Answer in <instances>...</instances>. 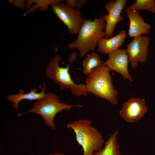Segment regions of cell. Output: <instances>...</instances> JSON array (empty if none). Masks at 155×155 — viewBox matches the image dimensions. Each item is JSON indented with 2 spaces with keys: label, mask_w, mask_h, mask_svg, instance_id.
<instances>
[{
  "label": "cell",
  "mask_w": 155,
  "mask_h": 155,
  "mask_svg": "<svg viewBox=\"0 0 155 155\" xmlns=\"http://www.w3.org/2000/svg\"><path fill=\"white\" fill-rule=\"evenodd\" d=\"M50 6L53 12L66 26L70 34H75L78 33L84 19L79 9L71 8L66 3L61 2Z\"/></svg>",
  "instance_id": "6"
},
{
  "label": "cell",
  "mask_w": 155,
  "mask_h": 155,
  "mask_svg": "<svg viewBox=\"0 0 155 155\" xmlns=\"http://www.w3.org/2000/svg\"><path fill=\"white\" fill-rule=\"evenodd\" d=\"M46 89L45 84L43 82V88L41 91L40 93H37V90L33 88L30 90V92L27 93H24L23 90H20L19 92L15 94H11L6 97V99L9 101L13 103L12 107L16 109L19 107V103L20 102L23 100L26 99L30 101L38 100L44 97Z\"/></svg>",
  "instance_id": "13"
},
{
  "label": "cell",
  "mask_w": 155,
  "mask_h": 155,
  "mask_svg": "<svg viewBox=\"0 0 155 155\" xmlns=\"http://www.w3.org/2000/svg\"><path fill=\"white\" fill-rule=\"evenodd\" d=\"M111 71L102 61L87 76L85 85L89 93L115 105L117 103L119 92L113 86Z\"/></svg>",
  "instance_id": "2"
},
{
  "label": "cell",
  "mask_w": 155,
  "mask_h": 155,
  "mask_svg": "<svg viewBox=\"0 0 155 155\" xmlns=\"http://www.w3.org/2000/svg\"><path fill=\"white\" fill-rule=\"evenodd\" d=\"M108 55V59L104 62L110 69L119 73L124 79L133 82V79L128 69L129 56L126 49H119L109 53Z\"/></svg>",
  "instance_id": "9"
},
{
  "label": "cell",
  "mask_w": 155,
  "mask_h": 155,
  "mask_svg": "<svg viewBox=\"0 0 155 155\" xmlns=\"http://www.w3.org/2000/svg\"><path fill=\"white\" fill-rule=\"evenodd\" d=\"M127 36L126 31L121 30L114 37L101 38L98 42V51L103 54H108L118 49L124 44Z\"/></svg>",
  "instance_id": "12"
},
{
  "label": "cell",
  "mask_w": 155,
  "mask_h": 155,
  "mask_svg": "<svg viewBox=\"0 0 155 155\" xmlns=\"http://www.w3.org/2000/svg\"><path fill=\"white\" fill-rule=\"evenodd\" d=\"M92 123L90 120L79 119L67 125L68 129L75 132L76 140L82 148L83 155H93L95 151H101L105 144L101 134Z\"/></svg>",
  "instance_id": "4"
},
{
  "label": "cell",
  "mask_w": 155,
  "mask_h": 155,
  "mask_svg": "<svg viewBox=\"0 0 155 155\" xmlns=\"http://www.w3.org/2000/svg\"><path fill=\"white\" fill-rule=\"evenodd\" d=\"M80 104L71 105L61 102L58 96L53 92L46 93L44 97L37 100L30 110L19 114L20 116L27 113H32L40 115L44 124L53 130L55 129L54 121L55 116L64 110H69L74 107H81Z\"/></svg>",
  "instance_id": "5"
},
{
  "label": "cell",
  "mask_w": 155,
  "mask_h": 155,
  "mask_svg": "<svg viewBox=\"0 0 155 155\" xmlns=\"http://www.w3.org/2000/svg\"><path fill=\"white\" fill-rule=\"evenodd\" d=\"M125 11L129 20V37L134 38L142 34L148 35L151 26L145 22L137 11L126 9Z\"/></svg>",
  "instance_id": "11"
},
{
  "label": "cell",
  "mask_w": 155,
  "mask_h": 155,
  "mask_svg": "<svg viewBox=\"0 0 155 155\" xmlns=\"http://www.w3.org/2000/svg\"><path fill=\"white\" fill-rule=\"evenodd\" d=\"M126 9L137 11L139 10H146L155 14V2L154 0H136Z\"/></svg>",
  "instance_id": "16"
},
{
  "label": "cell",
  "mask_w": 155,
  "mask_h": 155,
  "mask_svg": "<svg viewBox=\"0 0 155 155\" xmlns=\"http://www.w3.org/2000/svg\"><path fill=\"white\" fill-rule=\"evenodd\" d=\"M26 1H27L24 0H14L11 1L10 3L11 2L15 6L23 8L24 6L25 2Z\"/></svg>",
  "instance_id": "18"
},
{
  "label": "cell",
  "mask_w": 155,
  "mask_h": 155,
  "mask_svg": "<svg viewBox=\"0 0 155 155\" xmlns=\"http://www.w3.org/2000/svg\"><path fill=\"white\" fill-rule=\"evenodd\" d=\"M150 38L147 36L141 35L134 38L127 44V51L129 63L133 69L136 68L138 62L145 63L148 57Z\"/></svg>",
  "instance_id": "7"
},
{
  "label": "cell",
  "mask_w": 155,
  "mask_h": 155,
  "mask_svg": "<svg viewBox=\"0 0 155 155\" xmlns=\"http://www.w3.org/2000/svg\"><path fill=\"white\" fill-rule=\"evenodd\" d=\"M127 1V0L109 1L104 5V8L108 12L107 14H104L102 16L106 23L105 38L112 37L116 25L123 19L121 14Z\"/></svg>",
  "instance_id": "8"
},
{
  "label": "cell",
  "mask_w": 155,
  "mask_h": 155,
  "mask_svg": "<svg viewBox=\"0 0 155 155\" xmlns=\"http://www.w3.org/2000/svg\"><path fill=\"white\" fill-rule=\"evenodd\" d=\"M147 111L144 99L133 98L129 99L123 104L119 113L125 121L132 123L140 119Z\"/></svg>",
  "instance_id": "10"
},
{
  "label": "cell",
  "mask_w": 155,
  "mask_h": 155,
  "mask_svg": "<svg viewBox=\"0 0 155 155\" xmlns=\"http://www.w3.org/2000/svg\"><path fill=\"white\" fill-rule=\"evenodd\" d=\"M102 62L97 54L92 52L88 54L82 62L84 73L87 76L91 73L94 68L100 65Z\"/></svg>",
  "instance_id": "15"
},
{
  "label": "cell",
  "mask_w": 155,
  "mask_h": 155,
  "mask_svg": "<svg viewBox=\"0 0 155 155\" xmlns=\"http://www.w3.org/2000/svg\"><path fill=\"white\" fill-rule=\"evenodd\" d=\"M28 3L26 6L28 7L33 3H35L33 6L28 10L24 16L28 14L32 11H35L36 9L40 8V11H43L49 8V6L52 5L63 1L61 0H27Z\"/></svg>",
  "instance_id": "17"
},
{
  "label": "cell",
  "mask_w": 155,
  "mask_h": 155,
  "mask_svg": "<svg viewBox=\"0 0 155 155\" xmlns=\"http://www.w3.org/2000/svg\"><path fill=\"white\" fill-rule=\"evenodd\" d=\"M56 50L55 56L51 58L49 65L46 66L45 71L46 75L54 82L58 84L62 90L65 88L70 90L72 94L75 96H87L88 92L85 84H75L71 79L69 72L71 63L77 58V53H74L69 58L70 62L66 67H60L59 63L61 57L57 54Z\"/></svg>",
  "instance_id": "3"
},
{
  "label": "cell",
  "mask_w": 155,
  "mask_h": 155,
  "mask_svg": "<svg viewBox=\"0 0 155 155\" xmlns=\"http://www.w3.org/2000/svg\"><path fill=\"white\" fill-rule=\"evenodd\" d=\"M106 23L102 17L95 18L92 21L84 18L83 23L78 34L76 40L69 43L68 48L76 49L81 58L84 57L89 52H94L98 41L105 36Z\"/></svg>",
  "instance_id": "1"
},
{
  "label": "cell",
  "mask_w": 155,
  "mask_h": 155,
  "mask_svg": "<svg viewBox=\"0 0 155 155\" xmlns=\"http://www.w3.org/2000/svg\"><path fill=\"white\" fill-rule=\"evenodd\" d=\"M66 4L69 7L74 9L76 7V0H66Z\"/></svg>",
  "instance_id": "20"
},
{
  "label": "cell",
  "mask_w": 155,
  "mask_h": 155,
  "mask_svg": "<svg viewBox=\"0 0 155 155\" xmlns=\"http://www.w3.org/2000/svg\"><path fill=\"white\" fill-rule=\"evenodd\" d=\"M118 132L115 131L105 142L104 147L100 151H95L93 155H121L117 141Z\"/></svg>",
  "instance_id": "14"
},
{
  "label": "cell",
  "mask_w": 155,
  "mask_h": 155,
  "mask_svg": "<svg viewBox=\"0 0 155 155\" xmlns=\"http://www.w3.org/2000/svg\"><path fill=\"white\" fill-rule=\"evenodd\" d=\"M89 1L88 0H76V9L80 10L82 8L85 3Z\"/></svg>",
  "instance_id": "19"
},
{
  "label": "cell",
  "mask_w": 155,
  "mask_h": 155,
  "mask_svg": "<svg viewBox=\"0 0 155 155\" xmlns=\"http://www.w3.org/2000/svg\"><path fill=\"white\" fill-rule=\"evenodd\" d=\"M48 155H65L63 153H55L51 154H49Z\"/></svg>",
  "instance_id": "21"
}]
</instances>
